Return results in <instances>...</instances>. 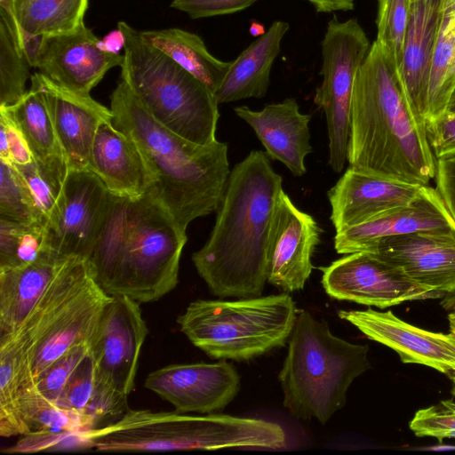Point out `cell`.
Segmentation results:
<instances>
[{"mask_svg":"<svg viewBox=\"0 0 455 455\" xmlns=\"http://www.w3.org/2000/svg\"><path fill=\"white\" fill-rule=\"evenodd\" d=\"M100 39L84 22L75 29L44 36L36 68L57 84L89 95L114 67H121L124 54L104 52Z\"/></svg>","mask_w":455,"mask_h":455,"instance_id":"16","label":"cell"},{"mask_svg":"<svg viewBox=\"0 0 455 455\" xmlns=\"http://www.w3.org/2000/svg\"><path fill=\"white\" fill-rule=\"evenodd\" d=\"M0 159L13 164H26L34 161L20 130L2 108H0Z\"/></svg>","mask_w":455,"mask_h":455,"instance_id":"40","label":"cell"},{"mask_svg":"<svg viewBox=\"0 0 455 455\" xmlns=\"http://www.w3.org/2000/svg\"><path fill=\"white\" fill-rule=\"evenodd\" d=\"M110 110L114 125L140 152L150 191L183 230L194 220L218 210L231 172L228 143L201 145L165 128L122 79L111 94Z\"/></svg>","mask_w":455,"mask_h":455,"instance_id":"4","label":"cell"},{"mask_svg":"<svg viewBox=\"0 0 455 455\" xmlns=\"http://www.w3.org/2000/svg\"><path fill=\"white\" fill-rule=\"evenodd\" d=\"M283 178L268 156L252 150L231 170L212 233L194 266L220 298L261 295L267 282L268 235Z\"/></svg>","mask_w":455,"mask_h":455,"instance_id":"1","label":"cell"},{"mask_svg":"<svg viewBox=\"0 0 455 455\" xmlns=\"http://www.w3.org/2000/svg\"><path fill=\"white\" fill-rule=\"evenodd\" d=\"M0 108L20 130L34 161L65 180L68 167L41 89L31 82L29 90L17 102Z\"/></svg>","mask_w":455,"mask_h":455,"instance_id":"27","label":"cell"},{"mask_svg":"<svg viewBox=\"0 0 455 455\" xmlns=\"http://www.w3.org/2000/svg\"><path fill=\"white\" fill-rule=\"evenodd\" d=\"M89 353L90 342L73 347L50 364L37 378L33 387L24 394L31 393L56 404L73 371Z\"/></svg>","mask_w":455,"mask_h":455,"instance_id":"35","label":"cell"},{"mask_svg":"<svg viewBox=\"0 0 455 455\" xmlns=\"http://www.w3.org/2000/svg\"><path fill=\"white\" fill-rule=\"evenodd\" d=\"M68 259L47 251L26 266L0 268L1 335L15 331L22 324Z\"/></svg>","mask_w":455,"mask_h":455,"instance_id":"26","label":"cell"},{"mask_svg":"<svg viewBox=\"0 0 455 455\" xmlns=\"http://www.w3.org/2000/svg\"><path fill=\"white\" fill-rule=\"evenodd\" d=\"M441 28L455 35V0H443Z\"/></svg>","mask_w":455,"mask_h":455,"instance_id":"46","label":"cell"},{"mask_svg":"<svg viewBox=\"0 0 455 455\" xmlns=\"http://www.w3.org/2000/svg\"><path fill=\"white\" fill-rule=\"evenodd\" d=\"M111 298L97 283L88 259L68 258L22 324L0 336V371L11 376L8 395L19 402L50 364L90 342Z\"/></svg>","mask_w":455,"mask_h":455,"instance_id":"5","label":"cell"},{"mask_svg":"<svg viewBox=\"0 0 455 455\" xmlns=\"http://www.w3.org/2000/svg\"><path fill=\"white\" fill-rule=\"evenodd\" d=\"M443 6V0L411 2L403 58L397 72L406 97L424 118L430 68L441 29Z\"/></svg>","mask_w":455,"mask_h":455,"instance_id":"23","label":"cell"},{"mask_svg":"<svg viewBox=\"0 0 455 455\" xmlns=\"http://www.w3.org/2000/svg\"><path fill=\"white\" fill-rule=\"evenodd\" d=\"M90 167L114 195L138 197L150 190L151 180L139 148L113 119L102 122L96 132Z\"/></svg>","mask_w":455,"mask_h":455,"instance_id":"24","label":"cell"},{"mask_svg":"<svg viewBox=\"0 0 455 455\" xmlns=\"http://www.w3.org/2000/svg\"><path fill=\"white\" fill-rule=\"evenodd\" d=\"M427 138L436 158L455 154V114L444 112L427 122Z\"/></svg>","mask_w":455,"mask_h":455,"instance_id":"42","label":"cell"},{"mask_svg":"<svg viewBox=\"0 0 455 455\" xmlns=\"http://www.w3.org/2000/svg\"><path fill=\"white\" fill-rule=\"evenodd\" d=\"M455 88V35L440 29L430 68L426 122L443 115Z\"/></svg>","mask_w":455,"mask_h":455,"instance_id":"32","label":"cell"},{"mask_svg":"<svg viewBox=\"0 0 455 455\" xmlns=\"http://www.w3.org/2000/svg\"><path fill=\"white\" fill-rule=\"evenodd\" d=\"M235 115L254 131L272 160L283 163L296 177L307 172L306 156L312 152L309 122L294 98L266 105L261 110L234 108Z\"/></svg>","mask_w":455,"mask_h":455,"instance_id":"22","label":"cell"},{"mask_svg":"<svg viewBox=\"0 0 455 455\" xmlns=\"http://www.w3.org/2000/svg\"><path fill=\"white\" fill-rule=\"evenodd\" d=\"M140 38L158 49L215 94L231 61H222L208 51L196 34L172 28L139 31Z\"/></svg>","mask_w":455,"mask_h":455,"instance_id":"28","label":"cell"},{"mask_svg":"<svg viewBox=\"0 0 455 455\" xmlns=\"http://www.w3.org/2000/svg\"><path fill=\"white\" fill-rule=\"evenodd\" d=\"M448 320L451 332L455 333V312H450Z\"/></svg>","mask_w":455,"mask_h":455,"instance_id":"50","label":"cell"},{"mask_svg":"<svg viewBox=\"0 0 455 455\" xmlns=\"http://www.w3.org/2000/svg\"><path fill=\"white\" fill-rule=\"evenodd\" d=\"M453 382L452 395L455 396V377L451 379Z\"/></svg>","mask_w":455,"mask_h":455,"instance_id":"51","label":"cell"},{"mask_svg":"<svg viewBox=\"0 0 455 455\" xmlns=\"http://www.w3.org/2000/svg\"><path fill=\"white\" fill-rule=\"evenodd\" d=\"M322 46V83L315 90V104L326 117L330 167L337 173L347 162L354 82L364 60L370 42L355 18L328 22Z\"/></svg>","mask_w":455,"mask_h":455,"instance_id":"10","label":"cell"},{"mask_svg":"<svg viewBox=\"0 0 455 455\" xmlns=\"http://www.w3.org/2000/svg\"><path fill=\"white\" fill-rule=\"evenodd\" d=\"M411 6V0H378L375 42L396 74L403 58Z\"/></svg>","mask_w":455,"mask_h":455,"instance_id":"33","label":"cell"},{"mask_svg":"<svg viewBox=\"0 0 455 455\" xmlns=\"http://www.w3.org/2000/svg\"><path fill=\"white\" fill-rule=\"evenodd\" d=\"M424 185L411 184L348 166L327 196L336 231L411 202ZM427 186V185H426Z\"/></svg>","mask_w":455,"mask_h":455,"instance_id":"20","label":"cell"},{"mask_svg":"<svg viewBox=\"0 0 455 455\" xmlns=\"http://www.w3.org/2000/svg\"><path fill=\"white\" fill-rule=\"evenodd\" d=\"M259 0H172L171 7L186 12L191 19L233 14Z\"/></svg>","mask_w":455,"mask_h":455,"instance_id":"41","label":"cell"},{"mask_svg":"<svg viewBox=\"0 0 455 455\" xmlns=\"http://www.w3.org/2000/svg\"><path fill=\"white\" fill-rule=\"evenodd\" d=\"M94 386L95 367L90 352L73 371L56 405L81 416L92 398Z\"/></svg>","mask_w":455,"mask_h":455,"instance_id":"38","label":"cell"},{"mask_svg":"<svg viewBox=\"0 0 455 455\" xmlns=\"http://www.w3.org/2000/svg\"><path fill=\"white\" fill-rule=\"evenodd\" d=\"M348 166L403 182L428 185L435 175L425 118L374 41L353 88Z\"/></svg>","mask_w":455,"mask_h":455,"instance_id":"2","label":"cell"},{"mask_svg":"<svg viewBox=\"0 0 455 455\" xmlns=\"http://www.w3.org/2000/svg\"><path fill=\"white\" fill-rule=\"evenodd\" d=\"M322 232L316 220L283 189L269 228L267 283L284 292L302 290L312 273V256Z\"/></svg>","mask_w":455,"mask_h":455,"instance_id":"15","label":"cell"},{"mask_svg":"<svg viewBox=\"0 0 455 455\" xmlns=\"http://www.w3.org/2000/svg\"><path fill=\"white\" fill-rule=\"evenodd\" d=\"M443 307L450 312H455V291L446 293L441 301Z\"/></svg>","mask_w":455,"mask_h":455,"instance_id":"47","label":"cell"},{"mask_svg":"<svg viewBox=\"0 0 455 455\" xmlns=\"http://www.w3.org/2000/svg\"><path fill=\"white\" fill-rule=\"evenodd\" d=\"M72 448H91L84 432H39L23 435L16 444L3 451L8 453L35 452Z\"/></svg>","mask_w":455,"mask_h":455,"instance_id":"39","label":"cell"},{"mask_svg":"<svg viewBox=\"0 0 455 455\" xmlns=\"http://www.w3.org/2000/svg\"><path fill=\"white\" fill-rule=\"evenodd\" d=\"M42 91L68 170H91V150L100 124L112 120L90 94L68 90L36 72L30 76Z\"/></svg>","mask_w":455,"mask_h":455,"instance_id":"19","label":"cell"},{"mask_svg":"<svg viewBox=\"0 0 455 455\" xmlns=\"http://www.w3.org/2000/svg\"><path fill=\"white\" fill-rule=\"evenodd\" d=\"M368 352V345L333 335L327 322L301 311L278 374L284 408L298 419L325 424L345 406L354 379L371 368Z\"/></svg>","mask_w":455,"mask_h":455,"instance_id":"7","label":"cell"},{"mask_svg":"<svg viewBox=\"0 0 455 455\" xmlns=\"http://www.w3.org/2000/svg\"><path fill=\"white\" fill-rule=\"evenodd\" d=\"M110 192L91 170H68L46 224L49 250L88 259L105 218Z\"/></svg>","mask_w":455,"mask_h":455,"instance_id":"13","label":"cell"},{"mask_svg":"<svg viewBox=\"0 0 455 455\" xmlns=\"http://www.w3.org/2000/svg\"><path fill=\"white\" fill-rule=\"evenodd\" d=\"M30 68L9 18L0 11V107L14 104L26 93Z\"/></svg>","mask_w":455,"mask_h":455,"instance_id":"31","label":"cell"},{"mask_svg":"<svg viewBox=\"0 0 455 455\" xmlns=\"http://www.w3.org/2000/svg\"><path fill=\"white\" fill-rule=\"evenodd\" d=\"M187 240L186 231L150 190L138 197L110 193L88 261L108 294L153 302L177 286Z\"/></svg>","mask_w":455,"mask_h":455,"instance_id":"3","label":"cell"},{"mask_svg":"<svg viewBox=\"0 0 455 455\" xmlns=\"http://www.w3.org/2000/svg\"><path fill=\"white\" fill-rule=\"evenodd\" d=\"M317 12H334L338 11H351L355 7V0H307Z\"/></svg>","mask_w":455,"mask_h":455,"instance_id":"45","label":"cell"},{"mask_svg":"<svg viewBox=\"0 0 455 455\" xmlns=\"http://www.w3.org/2000/svg\"><path fill=\"white\" fill-rule=\"evenodd\" d=\"M289 28L283 20L274 21L262 36L231 61L227 76L215 92L219 104L259 99L267 94L271 68L281 52V42Z\"/></svg>","mask_w":455,"mask_h":455,"instance_id":"25","label":"cell"},{"mask_svg":"<svg viewBox=\"0 0 455 455\" xmlns=\"http://www.w3.org/2000/svg\"><path fill=\"white\" fill-rule=\"evenodd\" d=\"M446 112L449 113H454L455 114V88L451 95V98L449 100Z\"/></svg>","mask_w":455,"mask_h":455,"instance_id":"49","label":"cell"},{"mask_svg":"<svg viewBox=\"0 0 455 455\" xmlns=\"http://www.w3.org/2000/svg\"><path fill=\"white\" fill-rule=\"evenodd\" d=\"M125 37L121 79L152 117L174 133L198 144L217 140L220 117L215 94L164 52L145 43L119 21Z\"/></svg>","mask_w":455,"mask_h":455,"instance_id":"8","label":"cell"},{"mask_svg":"<svg viewBox=\"0 0 455 455\" xmlns=\"http://www.w3.org/2000/svg\"><path fill=\"white\" fill-rule=\"evenodd\" d=\"M0 218L19 222L44 221L18 169L0 159Z\"/></svg>","mask_w":455,"mask_h":455,"instance_id":"34","label":"cell"},{"mask_svg":"<svg viewBox=\"0 0 455 455\" xmlns=\"http://www.w3.org/2000/svg\"><path fill=\"white\" fill-rule=\"evenodd\" d=\"M13 165L25 180L46 226L60 196L64 180L39 166L35 161Z\"/></svg>","mask_w":455,"mask_h":455,"instance_id":"36","label":"cell"},{"mask_svg":"<svg viewBox=\"0 0 455 455\" xmlns=\"http://www.w3.org/2000/svg\"><path fill=\"white\" fill-rule=\"evenodd\" d=\"M436 191L455 220V154L435 159Z\"/></svg>","mask_w":455,"mask_h":455,"instance_id":"43","label":"cell"},{"mask_svg":"<svg viewBox=\"0 0 455 455\" xmlns=\"http://www.w3.org/2000/svg\"><path fill=\"white\" fill-rule=\"evenodd\" d=\"M298 316L287 293L196 299L177 318L189 341L212 359L249 361L284 346Z\"/></svg>","mask_w":455,"mask_h":455,"instance_id":"9","label":"cell"},{"mask_svg":"<svg viewBox=\"0 0 455 455\" xmlns=\"http://www.w3.org/2000/svg\"><path fill=\"white\" fill-rule=\"evenodd\" d=\"M84 435L91 448L105 452L279 449L286 443L283 428L265 419L132 409Z\"/></svg>","mask_w":455,"mask_h":455,"instance_id":"6","label":"cell"},{"mask_svg":"<svg viewBox=\"0 0 455 455\" xmlns=\"http://www.w3.org/2000/svg\"><path fill=\"white\" fill-rule=\"evenodd\" d=\"M88 0H11L16 23L36 36L68 32L84 22Z\"/></svg>","mask_w":455,"mask_h":455,"instance_id":"29","label":"cell"},{"mask_svg":"<svg viewBox=\"0 0 455 455\" xmlns=\"http://www.w3.org/2000/svg\"><path fill=\"white\" fill-rule=\"evenodd\" d=\"M148 333L140 302L127 296H112L90 341L95 382L129 396Z\"/></svg>","mask_w":455,"mask_h":455,"instance_id":"12","label":"cell"},{"mask_svg":"<svg viewBox=\"0 0 455 455\" xmlns=\"http://www.w3.org/2000/svg\"><path fill=\"white\" fill-rule=\"evenodd\" d=\"M249 31L253 36H260L266 32L264 26L259 22H251Z\"/></svg>","mask_w":455,"mask_h":455,"instance_id":"48","label":"cell"},{"mask_svg":"<svg viewBox=\"0 0 455 455\" xmlns=\"http://www.w3.org/2000/svg\"><path fill=\"white\" fill-rule=\"evenodd\" d=\"M418 232L455 235V220L436 189L428 185L409 204L336 231L334 249L344 255L370 251L382 239Z\"/></svg>","mask_w":455,"mask_h":455,"instance_id":"18","label":"cell"},{"mask_svg":"<svg viewBox=\"0 0 455 455\" xmlns=\"http://www.w3.org/2000/svg\"><path fill=\"white\" fill-rule=\"evenodd\" d=\"M416 436H430L442 442L455 439V402L443 400L435 405L419 410L410 422Z\"/></svg>","mask_w":455,"mask_h":455,"instance_id":"37","label":"cell"},{"mask_svg":"<svg viewBox=\"0 0 455 455\" xmlns=\"http://www.w3.org/2000/svg\"><path fill=\"white\" fill-rule=\"evenodd\" d=\"M144 386L180 413L223 410L238 394L240 376L232 363H173L150 372Z\"/></svg>","mask_w":455,"mask_h":455,"instance_id":"14","label":"cell"},{"mask_svg":"<svg viewBox=\"0 0 455 455\" xmlns=\"http://www.w3.org/2000/svg\"><path fill=\"white\" fill-rule=\"evenodd\" d=\"M338 315L367 338L381 343L400 356L403 363L423 364L455 377V333H437L411 325L391 311L339 310Z\"/></svg>","mask_w":455,"mask_h":455,"instance_id":"17","label":"cell"},{"mask_svg":"<svg viewBox=\"0 0 455 455\" xmlns=\"http://www.w3.org/2000/svg\"><path fill=\"white\" fill-rule=\"evenodd\" d=\"M320 269L325 292L338 300L386 308L405 301L443 297L372 252L345 254Z\"/></svg>","mask_w":455,"mask_h":455,"instance_id":"11","label":"cell"},{"mask_svg":"<svg viewBox=\"0 0 455 455\" xmlns=\"http://www.w3.org/2000/svg\"><path fill=\"white\" fill-rule=\"evenodd\" d=\"M47 251L46 226L0 218V268L26 266Z\"/></svg>","mask_w":455,"mask_h":455,"instance_id":"30","label":"cell"},{"mask_svg":"<svg viewBox=\"0 0 455 455\" xmlns=\"http://www.w3.org/2000/svg\"><path fill=\"white\" fill-rule=\"evenodd\" d=\"M124 35L118 28L105 35L99 42L101 50L113 54H120V51L124 50Z\"/></svg>","mask_w":455,"mask_h":455,"instance_id":"44","label":"cell"},{"mask_svg":"<svg viewBox=\"0 0 455 455\" xmlns=\"http://www.w3.org/2000/svg\"><path fill=\"white\" fill-rule=\"evenodd\" d=\"M443 295L455 291V235L418 232L380 240L370 251Z\"/></svg>","mask_w":455,"mask_h":455,"instance_id":"21","label":"cell"},{"mask_svg":"<svg viewBox=\"0 0 455 455\" xmlns=\"http://www.w3.org/2000/svg\"><path fill=\"white\" fill-rule=\"evenodd\" d=\"M414 1V0H411V2Z\"/></svg>","mask_w":455,"mask_h":455,"instance_id":"52","label":"cell"}]
</instances>
